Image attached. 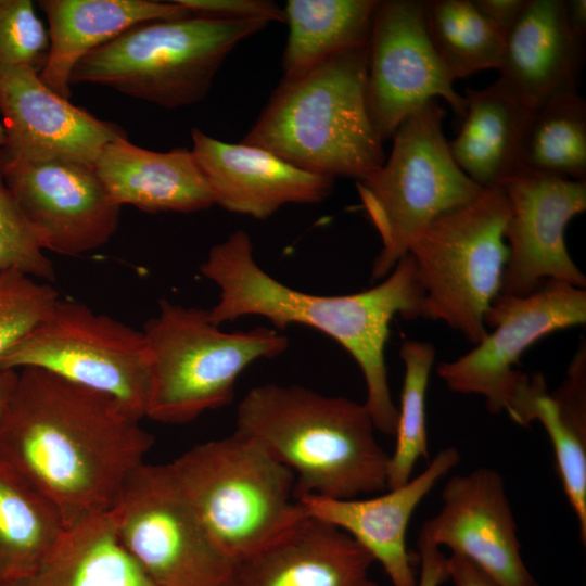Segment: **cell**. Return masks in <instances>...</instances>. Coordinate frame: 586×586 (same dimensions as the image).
I'll return each instance as SVG.
<instances>
[{
    "instance_id": "cell-1",
    "label": "cell",
    "mask_w": 586,
    "mask_h": 586,
    "mask_svg": "<svg viewBox=\"0 0 586 586\" xmlns=\"http://www.w3.org/2000/svg\"><path fill=\"white\" fill-rule=\"evenodd\" d=\"M154 436L109 396L22 368L0 412V461L58 511L65 528L110 511Z\"/></svg>"
},
{
    "instance_id": "cell-2",
    "label": "cell",
    "mask_w": 586,
    "mask_h": 586,
    "mask_svg": "<svg viewBox=\"0 0 586 586\" xmlns=\"http://www.w3.org/2000/svg\"><path fill=\"white\" fill-rule=\"evenodd\" d=\"M200 271L219 288L218 302L208 309L214 324L260 316L276 329L303 324L341 344L360 368L367 388L364 405L375 430L395 435L398 408L388 384L385 345L393 318H419L423 297L409 254L369 290L317 295L292 289L264 271L254 258L251 238L237 230L211 249Z\"/></svg>"
},
{
    "instance_id": "cell-3",
    "label": "cell",
    "mask_w": 586,
    "mask_h": 586,
    "mask_svg": "<svg viewBox=\"0 0 586 586\" xmlns=\"http://www.w3.org/2000/svg\"><path fill=\"white\" fill-rule=\"evenodd\" d=\"M237 429L295 476V497L348 499L387 489L390 454L364 404L300 385L264 384L237 409Z\"/></svg>"
},
{
    "instance_id": "cell-4",
    "label": "cell",
    "mask_w": 586,
    "mask_h": 586,
    "mask_svg": "<svg viewBox=\"0 0 586 586\" xmlns=\"http://www.w3.org/2000/svg\"><path fill=\"white\" fill-rule=\"evenodd\" d=\"M368 44L279 84L242 143L304 170L360 180L384 161L366 102Z\"/></svg>"
},
{
    "instance_id": "cell-5",
    "label": "cell",
    "mask_w": 586,
    "mask_h": 586,
    "mask_svg": "<svg viewBox=\"0 0 586 586\" xmlns=\"http://www.w3.org/2000/svg\"><path fill=\"white\" fill-rule=\"evenodd\" d=\"M169 466L215 545L235 564L307 515L293 472L241 432L198 444Z\"/></svg>"
},
{
    "instance_id": "cell-6",
    "label": "cell",
    "mask_w": 586,
    "mask_h": 586,
    "mask_svg": "<svg viewBox=\"0 0 586 586\" xmlns=\"http://www.w3.org/2000/svg\"><path fill=\"white\" fill-rule=\"evenodd\" d=\"M268 23L189 15L138 24L85 55L69 82L107 86L166 109L189 106L206 97L228 54Z\"/></svg>"
},
{
    "instance_id": "cell-7",
    "label": "cell",
    "mask_w": 586,
    "mask_h": 586,
    "mask_svg": "<svg viewBox=\"0 0 586 586\" xmlns=\"http://www.w3.org/2000/svg\"><path fill=\"white\" fill-rule=\"evenodd\" d=\"M149 353L151 384L148 418L170 424L187 423L207 410L229 405L238 377L260 358L288 348V337L257 327L225 332L208 309L186 307L166 300L142 330Z\"/></svg>"
},
{
    "instance_id": "cell-8",
    "label": "cell",
    "mask_w": 586,
    "mask_h": 586,
    "mask_svg": "<svg viewBox=\"0 0 586 586\" xmlns=\"http://www.w3.org/2000/svg\"><path fill=\"white\" fill-rule=\"evenodd\" d=\"M510 216L500 186L420 230L408 253L423 297L419 318L440 320L476 345L486 334L485 314L501 290L508 259Z\"/></svg>"
},
{
    "instance_id": "cell-9",
    "label": "cell",
    "mask_w": 586,
    "mask_h": 586,
    "mask_svg": "<svg viewBox=\"0 0 586 586\" xmlns=\"http://www.w3.org/2000/svg\"><path fill=\"white\" fill-rule=\"evenodd\" d=\"M445 115L437 100L422 105L396 129L388 160L356 181L382 243L372 265L374 280L385 278L407 255L420 230L471 202L484 189L454 161L443 132Z\"/></svg>"
},
{
    "instance_id": "cell-10",
    "label": "cell",
    "mask_w": 586,
    "mask_h": 586,
    "mask_svg": "<svg viewBox=\"0 0 586 586\" xmlns=\"http://www.w3.org/2000/svg\"><path fill=\"white\" fill-rule=\"evenodd\" d=\"M0 367L42 369L109 396L138 420L146 416L151 372L143 332L86 304L60 298Z\"/></svg>"
},
{
    "instance_id": "cell-11",
    "label": "cell",
    "mask_w": 586,
    "mask_h": 586,
    "mask_svg": "<svg viewBox=\"0 0 586 586\" xmlns=\"http://www.w3.org/2000/svg\"><path fill=\"white\" fill-rule=\"evenodd\" d=\"M125 550L157 586H232L235 563L215 545L168 464L137 467L111 509Z\"/></svg>"
},
{
    "instance_id": "cell-12",
    "label": "cell",
    "mask_w": 586,
    "mask_h": 586,
    "mask_svg": "<svg viewBox=\"0 0 586 586\" xmlns=\"http://www.w3.org/2000/svg\"><path fill=\"white\" fill-rule=\"evenodd\" d=\"M484 321L493 331L467 354L440 364L436 372L450 391L481 395L497 415L506 411L523 375L514 370L521 355L555 331L585 323L586 291L547 280L528 295L499 293Z\"/></svg>"
},
{
    "instance_id": "cell-13",
    "label": "cell",
    "mask_w": 586,
    "mask_h": 586,
    "mask_svg": "<svg viewBox=\"0 0 586 586\" xmlns=\"http://www.w3.org/2000/svg\"><path fill=\"white\" fill-rule=\"evenodd\" d=\"M454 81L431 41L425 1H379L368 42L366 102L382 141L436 98L444 99L462 119L466 99Z\"/></svg>"
},
{
    "instance_id": "cell-14",
    "label": "cell",
    "mask_w": 586,
    "mask_h": 586,
    "mask_svg": "<svg viewBox=\"0 0 586 586\" xmlns=\"http://www.w3.org/2000/svg\"><path fill=\"white\" fill-rule=\"evenodd\" d=\"M499 186L510 205L500 293L528 295L547 280L584 289L586 278L568 252L564 233L586 209V180L517 171Z\"/></svg>"
},
{
    "instance_id": "cell-15",
    "label": "cell",
    "mask_w": 586,
    "mask_h": 586,
    "mask_svg": "<svg viewBox=\"0 0 586 586\" xmlns=\"http://www.w3.org/2000/svg\"><path fill=\"white\" fill-rule=\"evenodd\" d=\"M2 170L43 250L77 256L103 246L115 234L120 206L94 165L2 161Z\"/></svg>"
},
{
    "instance_id": "cell-16",
    "label": "cell",
    "mask_w": 586,
    "mask_h": 586,
    "mask_svg": "<svg viewBox=\"0 0 586 586\" xmlns=\"http://www.w3.org/2000/svg\"><path fill=\"white\" fill-rule=\"evenodd\" d=\"M441 497L442 508L423 522L420 539L449 548L499 586H538L522 559L515 519L499 472L482 467L454 475Z\"/></svg>"
},
{
    "instance_id": "cell-17",
    "label": "cell",
    "mask_w": 586,
    "mask_h": 586,
    "mask_svg": "<svg viewBox=\"0 0 586 586\" xmlns=\"http://www.w3.org/2000/svg\"><path fill=\"white\" fill-rule=\"evenodd\" d=\"M2 161H67L94 165L103 149L126 136L115 124L73 105L28 67H0Z\"/></svg>"
},
{
    "instance_id": "cell-18",
    "label": "cell",
    "mask_w": 586,
    "mask_h": 586,
    "mask_svg": "<svg viewBox=\"0 0 586 586\" xmlns=\"http://www.w3.org/2000/svg\"><path fill=\"white\" fill-rule=\"evenodd\" d=\"M460 461L454 447L440 450L428 467L407 483L367 498L336 499L303 496L297 500L307 515L347 533L378 561L392 586H417L418 556L406 543L416 508L437 482Z\"/></svg>"
},
{
    "instance_id": "cell-19",
    "label": "cell",
    "mask_w": 586,
    "mask_h": 586,
    "mask_svg": "<svg viewBox=\"0 0 586 586\" xmlns=\"http://www.w3.org/2000/svg\"><path fill=\"white\" fill-rule=\"evenodd\" d=\"M192 153L213 192L228 212L266 219L286 204L327 199L333 178L304 170L271 152L228 143L193 128Z\"/></svg>"
},
{
    "instance_id": "cell-20",
    "label": "cell",
    "mask_w": 586,
    "mask_h": 586,
    "mask_svg": "<svg viewBox=\"0 0 586 586\" xmlns=\"http://www.w3.org/2000/svg\"><path fill=\"white\" fill-rule=\"evenodd\" d=\"M584 42L571 31L564 0H527L505 35L499 79L528 107L577 92Z\"/></svg>"
},
{
    "instance_id": "cell-21",
    "label": "cell",
    "mask_w": 586,
    "mask_h": 586,
    "mask_svg": "<svg viewBox=\"0 0 586 586\" xmlns=\"http://www.w3.org/2000/svg\"><path fill=\"white\" fill-rule=\"evenodd\" d=\"M372 556L336 526L306 515L278 542L235 564L232 586H380Z\"/></svg>"
},
{
    "instance_id": "cell-22",
    "label": "cell",
    "mask_w": 586,
    "mask_h": 586,
    "mask_svg": "<svg viewBox=\"0 0 586 586\" xmlns=\"http://www.w3.org/2000/svg\"><path fill=\"white\" fill-rule=\"evenodd\" d=\"M94 168L113 201L146 213H193L215 204L193 153L187 149L156 152L127 136L110 142Z\"/></svg>"
},
{
    "instance_id": "cell-23",
    "label": "cell",
    "mask_w": 586,
    "mask_h": 586,
    "mask_svg": "<svg viewBox=\"0 0 586 586\" xmlns=\"http://www.w3.org/2000/svg\"><path fill=\"white\" fill-rule=\"evenodd\" d=\"M48 18L49 54L39 73L42 82L69 99L71 74L89 52L138 24L189 16L175 0H41Z\"/></svg>"
},
{
    "instance_id": "cell-24",
    "label": "cell",
    "mask_w": 586,
    "mask_h": 586,
    "mask_svg": "<svg viewBox=\"0 0 586 586\" xmlns=\"http://www.w3.org/2000/svg\"><path fill=\"white\" fill-rule=\"evenodd\" d=\"M466 115L448 142L459 168L482 188L499 186L513 174L532 109L499 78L483 89L467 88Z\"/></svg>"
},
{
    "instance_id": "cell-25",
    "label": "cell",
    "mask_w": 586,
    "mask_h": 586,
    "mask_svg": "<svg viewBox=\"0 0 586 586\" xmlns=\"http://www.w3.org/2000/svg\"><path fill=\"white\" fill-rule=\"evenodd\" d=\"M3 586H157L120 544L112 511L67 528L28 575Z\"/></svg>"
},
{
    "instance_id": "cell-26",
    "label": "cell",
    "mask_w": 586,
    "mask_h": 586,
    "mask_svg": "<svg viewBox=\"0 0 586 586\" xmlns=\"http://www.w3.org/2000/svg\"><path fill=\"white\" fill-rule=\"evenodd\" d=\"M377 0H289L285 79L305 75L326 61L368 44Z\"/></svg>"
},
{
    "instance_id": "cell-27",
    "label": "cell",
    "mask_w": 586,
    "mask_h": 586,
    "mask_svg": "<svg viewBox=\"0 0 586 586\" xmlns=\"http://www.w3.org/2000/svg\"><path fill=\"white\" fill-rule=\"evenodd\" d=\"M64 532L54 507L0 461V586L30 574Z\"/></svg>"
},
{
    "instance_id": "cell-28",
    "label": "cell",
    "mask_w": 586,
    "mask_h": 586,
    "mask_svg": "<svg viewBox=\"0 0 586 586\" xmlns=\"http://www.w3.org/2000/svg\"><path fill=\"white\" fill-rule=\"evenodd\" d=\"M506 412L519 425L538 421L555 454L556 470L566 499L578 522L579 538L586 543V422L566 412L548 393L540 373H523Z\"/></svg>"
},
{
    "instance_id": "cell-29",
    "label": "cell",
    "mask_w": 586,
    "mask_h": 586,
    "mask_svg": "<svg viewBox=\"0 0 586 586\" xmlns=\"http://www.w3.org/2000/svg\"><path fill=\"white\" fill-rule=\"evenodd\" d=\"M517 171L586 180V102L577 92L532 111L513 174Z\"/></svg>"
},
{
    "instance_id": "cell-30",
    "label": "cell",
    "mask_w": 586,
    "mask_h": 586,
    "mask_svg": "<svg viewBox=\"0 0 586 586\" xmlns=\"http://www.w3.org/2000/svg\"><path fill=\"white\" fill-rule=\"evenodd\" d=\"M425 17L431 41L454 80L498 68L505 34L472 0L425 1Z\"/></svg>"
},
{
    "instance_id": "cell-31",
    "label": "cell",
    "mask_w": 586,
    "mask_h": 586,
    "mask_svg": "<svg viewBox=\"0 0 586 586\" xmlns=\"http://www.w3.org/2000/svg\"><path fill=\"white\" fill-rule=\"evenodd\" d=\"M399 356L405 365V375L396 444L390 454L387 489L407 483L417 461L421 457L429 458L425 400L435 348L431 343L409 340L403 343Z\"/></svg>"
},
{
    "instance_id": "cell-32",
    "label": "cell",
    "mask_w": 586,
    "mask_h": 586,
    "mask_svg": "<svg viewBox=\"0 0 586 586\" xmlns=\"http://www.w3.org/2000/svg\"><path fill=\"white\" fill-rule=\"evenodd\" d=\"M60 298L49 282L15 269L0 272V359L47 318Z\"/></svg>"
},
{
    "instance_id": "cell-33",
    "label": "cell",
    "mask_w": 586,
    "mask_h": 586,
    "mask_svg": "<svg viewBox=\"0 0 586 586\" xmlns=\"http://www.w3.org/2000/svg\"><path fill=\"white\" fill-rule=\"evenodd\" d=\"M10 269L46 282L55 279L52 262L4 181L0 156V272Z\"/></svg>"
},
{
    "instance_id": "cell-34",
    "label": "cell",
    "mask_w": 586,
    "mask_h": 586,
    "mask_svg": "<svg viewBox=\"0 0 586 586\" xmlns=\"http://www.w3.org/2000/svg\"><path fill=\"white\" fill-rule=\"evenodd\" d=\"M50 48L48 29L29 0H0V67H28L38 73Z\"/></svg>"
},
{
    "instance_id": "cell-35",
    "label": "cell",
    "mask_w": 586,
    "mask_h": 586,
    "mask_svg": "<svg viewBox=\"0 0 586 586\" xmlns=\"http://www.w3.org/2000/svg\"><path fill=\"white\" fill-rule=\"evenodd\" d=\"M190 15L222 20H266L268 22H285L284 10L268 0H175Z\"/></svg>"
},
{
    "instance_id": "cell-36",
    "label": "cell",
    "mask_w": 586,
    "mask_h": 586,
    "mask_svg": "<svg viewBox=\"0 0 586 586\" xmlns=\"http://www.w3.org/2000/svg\"><path fill=\"white\" fill-rule=\"evenodd\" d=\"M418 563L420 572L417 586H442L449 579L447 558L441 548L418 538Z\"/></svg>"
},
{
    "instance_id": "cell-37",
    "label": "cell",
    "mask_w": 586,
    "mask_h": 586,
    "mask_svg": "<svg viewBox=\"0 0 586 586\" xmlns=\"http://www.w3.org/2000/svg\"><path fill=\"white\" fill-rule=\"evenodd\" d=\"M477 10L505 35L521 15L527 0H472Z\"/></svg>"
},
{
    "instance_id": "cell-38",
    "label": "cell",
    "mask_w": 586,
    "mask_h": 586,
    "mask_svg": "<svg viewBox=\"0 0 586 586\" xmlns=\"http://www.w3.org/2000/svg\"><path fill=\"white\" fill-rule=\"evenodd\" d=\"M447 569L454 586H499L481 569L460 556L448 557Z\"/></svg>"
},
{
    "instance_id": "cell-39",
    "label": "cell",
    "mask_w": 586,
    "mask_h": 586,
    "mask_svg": "<svg viewBox=\"0 0 586 586\" xmlns=\"http://www.w3.org/2000/svg\"><path fill=\"white\" fill-rule=\"evenodd\" d=\"M565 16L572 34L582 42L586 36V1L564 0Z\"/></svg>"
},
{
    "instance_id": "cell-40",
    "label": "cell",
    "mask_w": 586,
    "mask_h": 586,
    "mask_svg": "<svg viewBox=\"0 0 586 586\" xmlns=\"http://www.w3.org/2000/svg\"><path fill=\"white\" fill-rule=\"evenodd\" d=\"M17 378V370L0 367V412L7 404Z\"/></svg>"
},
{
    "instance_id": "cell-41",
    "label": "cell",
    "mask_w": 586,
    "mask_h": 586,
    "mask_svg": "<svg viewBox=\"0 0 586 586\" xmlns=\"http://www.w3.org/2000/svg\"><path fill=\"white\" fill-rule=\"evenodd\" d=\"M5 137H4V130L2 127V124L0 123V151L2 150L4 145Z\"/></svg>"
}]
</instances>
